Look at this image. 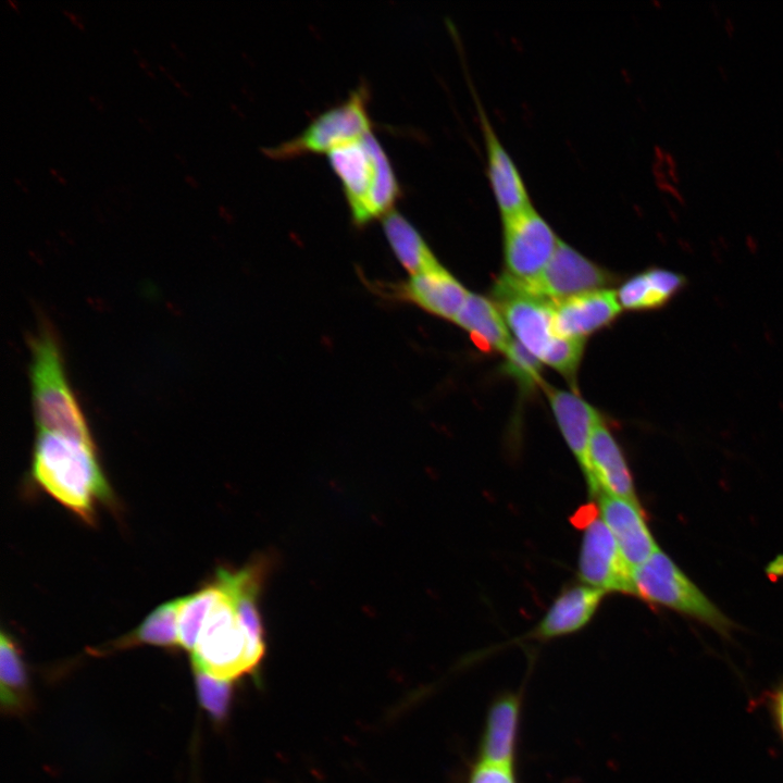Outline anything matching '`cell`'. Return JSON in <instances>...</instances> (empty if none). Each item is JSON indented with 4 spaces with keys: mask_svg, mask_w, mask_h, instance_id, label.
Instances as JSON below:
<instances>
[{
    "mask_svg": "<svg viewBox=\"0 0 783 783\" xmlns=\"http://www.w3.org/2000/svg\"><path fill=\"white\" fill-rule=\"evenodd\" d=\"M32 472L49 495L87 522L96 505L111 498L96 447L61 434L38 432Z\"/></svg>",
    "mask_w": 783,
    "mask_h": 783,
    "instance_id": "obj_1",
    "label": "cell"
},
{
    "mask_svg": "<svg viewBox=\"0 0 783 783\" xmlns=\"http://www.w3.org/2000/svg\"><path fill=\"white\" fill-rule=\"evenodd\" d=\"M215 581L220 595L208 613L191 651L194 671L232 682L252 672L261 661L265 644L245 624L229 570L220 569Z\"/></svg>",
    "mask_w": 783,
    "mask_h": 783,
    "instance_id": "obj_2",
    "label": "cell"
},
{
    "mask_svg": "<svg viewBox=\"0 0 783 783\" xmlns=\"http://www.w3.org/2000/svg\"><path fill=\"white\" fill-rule=\"evenodd\" d=\"M327 158L356 227H364L394 211L400 185L386 151L372 133L332 150Z\"/></svg>",
    "mask_w": 783,
    "mask_h": 783,
    "instance_id": "obj_3",
    "label": "cell"
},
{
    "mask_svg": "<svg viewBox=\"0 0 783 783\" xmlns=\"http://www.w3.org/2000/svg\"><path fill=\"white\" fill-rule=\"evenodd\" d=\"M30 348L29 376L38 430L95 446L86 418L70 386L61 348L51 331H40Z\"/></svg>",
    "mask_w": 783,
    "mask_h": 783,
    "instance_id": "obj_4",
    "label": "cell"
},
{
    "mask_svg": "<svg viewBox=\"0 0 783 783\" xmlns=\"http://www.w3.org/2000/svg\"><path fill=\"white\" fill-rule=\"evenodd\" d=\"M493 294L517 340L540 362L559 373L575 364L580 344L556 333L552 302L523 291L506 274L496 281Z\"/></svg>",
    "mask_w": 783,
    "mask_h": 783,
    "instance_id": "obj_5",
    "label": "cell"
},
{
    "mask_svg": "<svg viewBox=\"0 0 783 783\" xmlns=\"http://www.w3.org/2000/svg\"><path fill=\"white\" fill-rule=\"evenodd\" d=\"M633 595L697 620L729 637L733 622L660 549L632 570Z\"/></svg>",
    "mask_w": 783,
    "mask_h": 783,
    "instance_id": "obj_6",
    "label": "cell"
},
{
    "mask_svg": "<svg viewBox=\"0 0 783 783\" xmlns=\"http://www.w3.org/2000/svg\"><path fill=\"white\" fill-rule=\"evenodd\" d=\"M369 98V88L359 85L344 101L316 115L300 134L265 148L263 152L271 159L288 160L310 153H328L360 139L373 128Z\"/></svg>",
    "mask_w": 783,
    "mask_h": 783,
    "instance_id": "obj_7",
    "label": "cell"
},
{
    "mask_svg": "<svg viewBox=\"0 0 783 783\" xmlns=\"http://www.w3.org/2000/svg\"><path fill=\"white\" fill-rule=\"evenodd\" d=\"M574 524L583 527L579 557L582 581L604 592L633 594L632 568L624 559L613 535L595 514L594 507L582 508Z\"/></svg>",
    "mask_w": 783,
    "mask_h": 783,
    "instance_id": "obj_8",
    "label": "cell"
},
{
    "mask_svg": "<svg viewBox=\"0 0 783 783\" xmlns=\"http://www.w3.org/2000/svg\"><path fill=\"white\" fill-rule=\"evenodd\" d=\"M501 221L506 274L520 282L534 279L550 261L560 239L533 204Z\"/></svg>",
    "mask_w": 783,
    "mask_h": 783,
    "instance_id": "obj_9",
    "label": "cell"
},
{
    "mask_svg": "<svg viewBox=\"0 0 783 783\" xmlns=\"http://www.w3.org/2000/svg\"><path fill=\"white\" fill-rule=\"evenodd\" d=\"M510 278L523 291L550 302L605 289L616 281L614 275L608 270L561 240L537 277L529 282Z\"/></svg>",
    "mask_w": 783,
    "mask_h": 783,
    "instance_id": "obj_10",
    "label": "cell"
},
{
    "mask_svg": "<svg viewBox=\"0 0 783 783\" xmlns=\"http://www.w3.org/2000/svg\"><path fill=\"white\" fill-rule=\"evenodd\" d=\"M373 290L396 302L413 304L434 316L453 322L469 291L442 264L397 283L373 284Z\"/></svg>",
    "mask_w": 783,
    "mask_h": 783,
    "instance_id": "obj_11",
    "label": "cell"
},
{
    "mask_svg": "<svg viewBox=\"0 0 783 783\" xmlns=\"http://www.w3.org/2000/svg\"><path fill=\"white\" fill-rule=\"evenodd\" d=\"M474 100L486 152L487 179L500 215L505 217L527 208L532 201L518 166L475 94Z\"/></svg>",
    "mask_w": 783,
    "mask_h": 783,
    "instance_id": "obj_12",
    "label": "cell"
},
{
    "mask_svg": "<svg viewBox=\"0 0 783 783\" xmlns=\"http://www.w3.org/2000/svg\"><path fill=\"white\" fill-rule=\"evenodd\" d=\"M584 476L594 497L606 494L638 501L623 451L601 418L591 437Z\"/></svg>",
    "mask_w": 783,
    "mask_h": 783,
    "instance_id": "obj_13",
    "label": "cell"
},
{
    "mask_svg": "<svg viewBox=\"0 0 783 783\" xmlns=\"http://www.w3.org/2000/svg\"><path fill=\"white\" fill-rule=\"evenodd\" d=\"M597 498L599 517L632 569L659 550L638 501L606 494Z\"/></svg>",
    "mask_w": 783,
    "mask_h": 783,
    "instance_id": "obj_14",
    "label": "cell"
},
{
    "mask_svg": "<svg viewBox=\"0 0 783 783\" xmlns=\"http://www.w3.org/2000/svg\"><path fill=\"white\" fill-rule=\"evenodd\" d=\"M552 308L556 333L580 339L608 326L621 312L617 293L608 288L552 302Z\"/></svg>",
    "mask_w": 783,
    "mask_h": 783,
    "instance_id": "obj_15",
    "label": "cell"
},
{
    "mask_svg": "<svg viewBox=\"0 0 783 783\" xmlns=\"http://www.w3.org/2000/svg\"><path fill=\"white\" fill-rule=\"evenodd\" d=\"M606 592L587 584H575L554 600L530 637L550 639L583 629L594 617Z\"/></svg>",
    "mask_w": 783,
    "mask_h": 783,
    "instance_id": "obj_16",
    "label": "cell"
},
{
    "mask_svg": "<svg viewBox=\"0 0 783 783\" xmlns=\"http://www.w3.org/2000/svg\"><path fill=\"white\" fill-rule=\"evenodd\" d=\"M544 387L561 434L585 475L589 442L600 414L575 393Z\"/></svg>",
    "mask_w": 783,
    "mask_h": 783,
    "instance_id": "obj_17",
    "label": "cell"
},
{
    "mask_svg": "<svg viewBox=\"0 0 783 783\" xmlns=\"http://www.w3.org/2000/svg\"><path fill=\"white\" fill-rule=\"evenodd\" d=\"M521 713V695L497 696L490 704L480 742V759L513 765Z\"/></svg>",
    "mask_w": 783,
    "mask_h": 783,
    "instance_id": "obj_18",
    "label": "cell"
},
{
    "mask_svg": "<svg viewBox=\"0 0 783 783\" xmlns=\"http://www.w3.org/2000/svg\"><path fill=\"white\" fill-rule=\"evenodd\" d=\"M686 285L685 276L651 268L626 279L617 291L621 308L642 311L667 304Z\"/></svg>",
    "mask_w": 783,
    "mask_h": 783,
    "instance_id": "obj_19",
    "label": "cell"
},
{
    "mask_svg": "<svg viewBox=\"0 0 783 783\" xmlns=\"http://www.w3.org/2000/svg\"><path fill=\"white\" fill-rule=\"evenodd\" d=\"M453 323L467 331L480 349L505 353L512 338L505 319L490 300L469 293Z\"/></svg>",
    "mask_w": 783,
    "mask_h": 783,
    "instance_id": "obj_20",
    "label": "cell"
},
{
    "mask_svg": "<svg viewBox=\"0 0 783 783\" xmlns=\"http://www.w3.org/2000/svg\"><path fill=\"white\" fill-rule=\"evenodd\" d=\"M383 231L394 256L410 275L440 264L421 233L398 211L383 219Z\"/></svg>",
    "mask_w": 783,
    "mask_h": 783,
    "instance_id": "obj_21",
    "label": "cell"
},
{
    "mask_svg": "<svg viewBox=\"0 0 783 783\" xmlns=\"http://www.w3.org/2000/svg\"><path fill=\"white\" fill-rule=\"evenodd\" d=\"M0 638L1 707L8 713H23L32 704L25 662L11 636L2 632Z\"/></svg>",
    "mask_w": 783,
    "mask_h": 783,
    "instance_id": "obj_22",
    "label": "cell"
},
{
    "mask_svg": "<svg viewBox=\"0 0 783 783\" xmlns=\"http://www.w3.org/2000/svg\"><path fill=\"white\" fill-rule=\"evenodd\" d=\"M141 644L165 648L179 646L178 599L159 606L136 630L116 641L113 648L123 649Z\"/></svg>",
    "mask_w": 783,
    "mask_h": 783,
    "instance_id": "obj_23",
    "label": "cell"
},
{
    "mask_svg": "<svg viewBox=\"0 0 783 783\" xmlns=\"http://www.w3.org/2000/svg\"><path fill=\"white\" fill-rule=\"evenodd\" d=\"M220 595L214 580L201 589L178 599V642L185 650L192 651L203 622Z\"/></svg>",
    "mask_w": 783,
    "mask_h": 783,
    "instance_id": "obj_24",
    "label": "cell"
},
{
    "mask_svg": "<svg viewBox=\"0 0 783 783\" xmlns=\"http://www.w3.org/2000/svg\"><path fill=\"white\" fill-rule=\"evenodd\" d=\"M195 672V683L200 705L215 719H222L229 705L231 682L214 679L203 672Z\"/></svg>",
    "mask_w": 783,
    "mask_h": 783,
    "instance_id": "obj_25",
    "label": "cell"
},
{
    "mask_svg": "<svg viewBox=\"0 0 783 783\" xmlns=\"http://www.w3.org/2000/svg\"><path fill=\"white\" fill-rule=\"evenodd\" d=\"M505 356L506 371L523 386L531 388L540 383V361L518 340L512 339Z\"/></svg>",
    "mask_w": 783,
    "mask_h": 783,
    "instance_id": "obj_26",
    "label": "cell"
},
{
    "mask_svg": "<svg viewBox=\"0 0 783 783\" xmlns=\"http://www.w3.org/2000/svg\"><path fill=\"white\" fill-rule=\"evenodd\" d=\"M468 783H517L513 765L477 760Z\"/></svg>",
    "mask_w": 783,
    "mask_h": 783,
    "instance_id": "obj_27",
    "label": "cell"
},
{
    "mask_svg": "<svg viewBox=\"0 0 783 783\" xmlns=\"http://www.w3.org/2000/svg\"><path fill=\"white\" fill-rule=\"evenodd\" d=\"M760 698L761 705H765L775 731L783 741V680L766 691Z\"/></svg>",
    "mask_w": 783,
    "mask_h": 783,
    "instance_id": "obj_28",
    "label": "cell"
},
{
    "mask_svg": "<svg viewBox=\"0 0 783 783\" xmlns=\"http://www.w3.org/2000/svg\"><path fill=\"white\" fill-rule=\"evenodd\" d=\"M724 29L729 36H732L735 30V25L731 18H725L724 21Z\"/></svg>",
    "mask_w": 783,
    "mask_h": 783,
    "instance_id": "obj_29",
    "label": "cell"
},
{
    "mask_svg": "<svg viewBox=\"0 0 783 783\" xmlns=\"http://www.w3.org/2000/svg\"><path fill=\"white\" fill-rule=\"evenodd\" d=\"M669 174H671L672 179H673L674 182H678V181H679V176L676 175L674 169H670V170H669Z\"/></svg>",
    "mask_w": 783,
    "mask_h": 783,
    "instance_id": "obj_30",
    "label": "cell"
},
{
    "mask_svg": "<svg viewBox=\"0 0 783 783\" xmlns=\"http://www.w3.org/2000/svg\"><path fill=\"white\" fill-rule=\"evenodd\" d=\"M186 179H187L188 182H190L189 184H192L194 186H196V185H197V184H195L196 182L194 181V178H192V177H191V178H189L188 176H186Z\"/></svg>",
    "mask_w": 783,
    "mask_h": 783,
    "instance_id": "obj_31",
    "label": "cell"
}]
</instances>
